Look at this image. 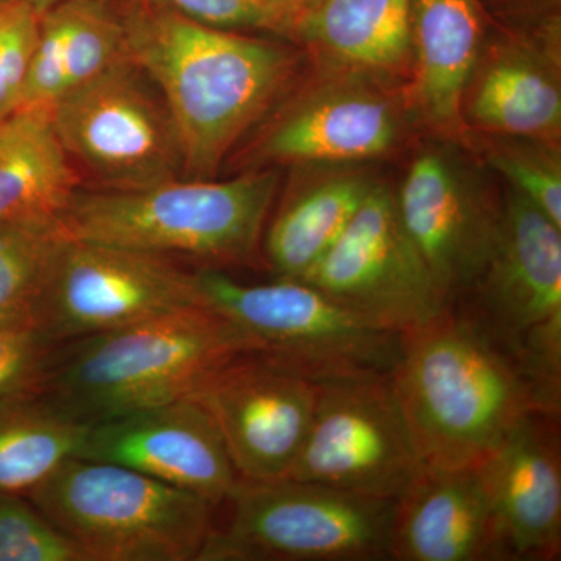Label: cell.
Masks as SVG:
<instances>
[{
	"label": "cell",
	"mask_w": 561,
	"mask_h": 561,
	"mask_svg": "<svg viewBox=\"0 0 561 561\" xmlns=\"http://www.w3.org/2000/svg\"><path fill=\"white\" fill-rule=\"evenodd\" d=\"M133 61L168 103L184 179L208 180L290 79L286 47L213 27L154 0H111Z\"/></svg>",
	"instance_id": "cell-1"
},
{
	"label": "cell",
	"mask_w": 561,
	"mask_h": 561,
	"mask_svg": "<svg viewBox=\"0 0 561 561\" xmlns=\"http://www.w3.org/2000/svg\"><path fill=\"white\" fill-rule=\"evenodd\" d=\"M391 382L424 467L472 470L523 419L541 412L522 368L454 306L401 334Z\"/></svg>",
	"instance_id": "cell-2"
},
{
	"label": "cell",
	"mask_w": 561,
	"mask_h": 561,
	"mask_svg": "<svg viewBox=\"0 0 561 561\" xmlns=\"http://www.w3.org/2000/svg\"><path fill=\"white\" fill-rule=\"evenodd\" d=\"M250 353L241 332L205 305L60 343L41 393L92 424L186 400L214 371Z\"/></svg>",
	"instance_id": "cell-3"
},
{
	"label": "cell",
	"mask_w": 561,
	"mask_h": 561,
	"mask_svg": "<svg viewBox=\"0 0 561 561\" xmlns=\"http://www.w3.org/2000/svg\"><path fill=\"white\" fill-rule=\"evenodd\" d=\"M276 191L275 171L227 181L180 179L133 191L81 187L62 217L61 231L73 241L224 271L256 256Z\"/></svg>",
	"instance_id": "cell-4"
},
{
	"label": "cell",
	"mask_w": 561,
	"mask_h": 561,
	"mask_svg": "<svg viewBox=\"0 0 561 561\" xmlns=\"http://www.w3.org/2000/svg\"><path fill=\"white\" fill-rule=\"evenodd\" d=\"M27 497L88 561H198L214 530L208 501L108 461L69 457Z\"/></svg>",
	"instance_id": "cell-5"
},
{
	"label": "cell",
	"mask_w": 561,
	"mask_h": 561,
	"mask_svg": "<svg viewBox=\"0 0 561 561\" xmlns=\"http://www.w3.org/2000/svg\"><path fill=\"white\" fill-rule=\"evenodd\" d=\"M198 561L390 560L394 501L319 482L241 479Z\"/></svg>",
	"instance_id": "cell-6"
},
{
	"label": "cell",
	"mask_w": 561,
	"mask_h": 561,
	"mask_svg": "<svg viewBox=\"0 0 561 561\" xmlns=\"http://www.w3.org/2000/svg\"><path fill=\"white\" fill-rule=\"evenodd\" d=\"M202 302L225 317L250 346L313 381L389 373L401 334L379 330L297 279L243 284L224 271H195Z\"/></svg>",
	"instance_id": "cell-7"
},
{
	"label": "cell",
	"mask_w": 561,
	"mask_h": 561,
	"mask_svg": "<svg viewBox=\"0 0 561 561\" xmlns=\"http://www.w3.org/2000/svg\"><path fill=\"white\" fill-rule=\"evenodd\" d=\"M470 291L472 319L516 360L545 413L561 386V228L511 190L496 241Z\"/></svg>",
	"instance_id": "cell-8"
},
{
	"label": "cell",
	"mask_w": 561,
	"mask_h": 561,
	"mask_svg": "<svg viewBox=\"0 0 561 561\" xmlns=\"http://www.w3.org/2000/svg\"><path fill=\"white\" fill-rule=\"evenodd\" d=\"M50 113L62 149L90 190H144L184 179L171 110L130 57L70 91Z\"/></svg>",
	"instance_id": "cell-9"
},
{
	"label": "cell",
	"mask_w": 561,
	"mask_h": 561,
	"mask_svg": "<svg viewBox=\"0 0 561 561\" xmlns=\"http://www.w3.org/2000/svg\"><path fill=\"white\" fill-rule=\"evenodd\" d=\"M316 382L311 427L287 478L397 501L426 467L390 371Z\"/></svg>",
	"instance_id": "cell-10"
},
{
	"label": "cell",
	"mask_w": 561,
	"mask_h": 561,
	"mask_svg": "<svg viewBox=\"0 0 561 561\" xmlns=\"http://www.w3.org/2000/svg\"><path fill=\"white\" fill-rule=\"evenodd\" d=\"M203 305L195 272L158 254L66 239L51 264L35 324L65 343Z\"/></svg>",
	"instance_id": "cell-11"
},
{
	"label": "cell",
	"mask_w": 561,
	"mask_h": 561,
	"mask_svg": "<svg viewBox=\"0 0 561 561\" xmlns=\"http://www.w3.org/2000/svg\"><path fill=\"white\" fill-rule=\"evenodd\" d=\"M297 280L394 334L419 328L453 306L402 227L394 194L379 184L337 242Z\"/></svg>",
	"instance_id": "cell-12"
},
{
	"label": "cell",
	"mask_w": 561,
	"mask_h": 561,
	"mask_svg": "<svg viewBox=\"0 0 561 561\" xmlns=\"http://www.w3.org/2000/svg\"><path fill=\"white\" fill-rule=\"evenodd\" d=\"M216 423L239 478L278 481L300 456L317 382L260 353L221 365L191 394Z\"/></svg>",
	"instance_id": "cell-13"
},
{
	"label": "cell",
	"mask_w": 561,
	"mask_h": 561,
	"mask_svg": "<svg viewBox=\"0 0 561 561\" xmlns=\"http://www.w3.org/2000/svg\"><path fill=\"white\" fill-rule=\"evenodd\" d=\"M398 216L445 297L456 305L485 267L500 228L494 206L454 158L427 150L394 195Z\"/></svg>",
	"instance_id": "cell-14"
},
{
	"label": "cell",
	"mask_w": 561,
	"mask_h": 561,
	"mask_svg": "<svg viewBox=\"0 0 561 561\" xmlns=\"http://www.w3.org/2000/svg\"><path fill=\"white\" fill-rule=\"evenodd\" d=\"M77 457L131 468L214 507L241 481L216 423L190 398L92 424Z\"/></svg>",
	"instance_id": "cell-15"
},
{
	"label": "cell",
	"mask_w": 561,
	"mask_h": 561,
	"mask_svg": "<svg viewBox=\"0 0 561 561\" xmlns=\"http://www.w3.org/2000/svg\"><path fill=\"white\" fill-rule=\"evenodd\" d=\"M548 413L531 412L476 468L511 560L561 552V465Z\"/></svg>",
	"instance_id": "cell-16"
},
{
	"label": "cell",
	"mask_w": 561,
	"mask_h": 561,
	"mask_svg": "<svg viewBox=\"0 0 561 561\" xmlns=\"http://www.w3.org/2000/svg\"><path fill=\"white\" fill-rule=\"evenodd\" d=\"M390 560H511L478 471L424 468L394 501Z\"/></svg>",
	"instance_id": "cell-17"
},
{
	"label": "cell",
	"mask_w": 561,
	"mask_h": 561,
	"mask_svg": "<svg viewBox=\"0 0 561 561\" xmlns=\"http://www.w3.org/2000/svg\"><path fill=\"white\" fill-rule=\"evenodd\" d=\"M400 135L397 106L360 83L324 88L287 110L265 131L256 154L265 162H339L386 153Z\"/></svg>",
	"instance_id": "cell-18"
},
{
	"label": "cell",
	"mask_w": 561,
	"mask_h": 561,
	"mask_svg": "<svg viewBox=\"0 0 561 561\" xmlns=\"http://www.w3.org/2000/svg\"><path fill=\"white\" fill-rule=\"evenodd\" d=\"M534 39L501 46L479 70L468 119L494 135L552 140L561 128L560 16L531 25Z\"/></svg>",
	"instance_id": "cell-19"
},
{
	"label": "cell",
	"mask_w": 561,
	"mask_h": 561,
	"mask_svg": "<svg viewBox=\"0 0 561 561\" xmlns=\"http://www.w3.org/2000/svg\"><path fill=\"white\" fill-rule=\"evenodd\" d=\"M81 187L50 108L24 106L0 119V228L61 227Z\"/></svg>",
	"instance_id": "cell-20"
},
{
	"label": "cell",
	"mask_w": 561,
	"mask_h": 561,
	"mask_svg": "<svg viewBox=\"0 0 561 561\" xmlns=\"http://www.w3.org/2000/svg\"><path fill=\"white\" fill-rule=\"evenodd\" d=\"M130 57L111 0H65L39 14L20 108L47 106Z\"/></svg>",
	"instance_id": "cell-21"
},
{
	"label": "cell",
	"mask_w": 561,
	"mask_h": 561,
	"mask_svg": "<svg viewBox=\"0 0 561 561\" xmlns=\"http://www.w3.org/2000/svg\"><path fill=\"white\" fill-rule=\"evenodd\" d=\"M485 16L482 0H411L416 99L423 116L442 130H459Z\"/></svg>",
	"instance_id": "cell-22"
},
{
	"label": "cell",
	"mask_w": 561,
	"mask_h": 561,
	"mask_svg": "<svg viewBox=\"0 0 561 561\" xmlns=\"http://www.w3.org/2000/svg\"><path fill=\"white\" fill-rule=\"evenodd\" d=\"M291 36L343 70L393 72L412 55L411 0H319Z\"/></svg>",
	"instance_id": "cell-23"
},
{
	"label": "cell",
	"mask_w": 561,
	"mask_h": 561,
	"mask_svg": "<svg viewBox=\"0 0 561 561\" xmlns=\"http://www.w3.org/2000/svg\"><path fill=\"white\" fill-rule=\"evenodd\" d=\"M373 186L360 176H337L284 203L264 239L272 271L283 279H301L337 242Z\"/></svg>",
	"instance_id": "cell-24"
},
{
	"label": "cell",
	"mask_w": 561,
	"mask_h": 561,
	"mask_svg": "<svg viewBox=\"0 0 561 561\" xmlns=\"http://www.w3.org/2000/svg\"><path fill=\"white\" fill-rule=\"evenodd\" d=\"M90 424L43 393L0 398V493L27 494L58 465L79 456Z\"/></svg>",
	"instance_id": "cell-25"
},
{
	"label": "cell",
	"mask_w": 561,
	"mask_h": 561,
	"mask_svg": "<svg viewBox=\"0 0 561 561\" xmlns=\"http://www.w3.org/2000/svg\"><path fill=\"white\" fill-rule=\"evenodd\" d=\"M66 239L61 227L0 228V324L36 328L41 295Z\"/></svg>",
	"instance_id": "cell-26"
},
{
	"label": "cell",
	"mask_w": 561,
	"mask_h": 561,
	"mask_svg": "<svg viewBox=\"0 0 561 561\" xmlns=\"http://www.w3.org/2000/svg\"><path fill=\"white\" fill-rule=\"evenodd\" d=\"M489 161L518 192L561 228V161L552 140L504 136Z\"/></svg>",
	"instance_id": "cell-27"
},
{
	"label": "cell",
	"mask_w": 561,
	"mask_h": 561,
	"mask_svg": "<svg viewBox=\"0 0 561 561\" xmlns=\"http://www.w3.org/2000/svg\"><path fill=\"white\" fill-rule=\"evenodd\" d=\"M0 561H88L22 494L0 493Z\"/></svg>",
	"instance_id": "cell-28"
},
{
	"label": "cell",
	"mask_w": 561,
	"mask_h": 561,
	"mask_svg": "<svg viewBox=\"0 0 561 561\" xmlns=\"http://www.w3.org/2000/svg\"><path fill=\"white\" fill-rule=\"evenodd\" d=\"M38 31L39 14L31 7L0 5V119L20 108Z\"/></svg>",
	"instance_id": "cell-29"
},
{
	"label": "cell",
	"mask_w": 561,
	"mask_h": 561,
	"mask_svg": "<svg viewBox=\"0 0 561 561\" xmlns=\"http://www.w3.org/2000/svg\"><path fill=\"white\" fill-rule=\"evenodd\" d=\"M58 345L38 328L0 324V398L41 393Z\"/></svg>",
	"instance_id": "cell-30"
},
{
	"label": "cell",
	"mask_w": 561,
	"mask_h": 561,
	"mask_svg": "<svg viewBox=\"0 0 561 561\" xmlns=\"http://www.w3.org/2000/svg\"><path fill=\"white\" fill-rule=\"evenodd\" d=\"M191 20L227 31L268 32L291 36L287 18L262 0H154Z\"/></svg>",
	"instance_id": "cell-31"
},
{
	"label": "cell",
	"mask_w": 561,
	"mask_h": 561,
	"mask_svg": "<svg viewBox=\"0 0 561 561\" xmlns=\"http://www.w3.org/2000/svg\"><path fill=\"white\" fill-rule=\"evenodd\" d=\"M560 3L561 0H482L485 11L529 27L560 16Z\"/></svg>",
	"instance_id": "cell-32"
},
{
	"label": "cell",
	"mask_w": 561,
	"mask_h": 561,
	"mask_svg": "<svg viewBox=\"0 0 561 561\" xmlns=\"http://www.w3.org/2000/svg\"><path fill=\"white\" fill-rule=\"evenodd\" d=\"M262 2L267 3L284 18H287L291 24V33H294L295 22L305 16L309 10H312L319 0H262Z\"/></svg>",
	"instance_id": "cell-33"
},
{
	"label": "cell",
	"mask_w": 561,
	"mask_h": 561,
	"mask_svg": "<svg viewBox=\"0 0 561 561\" xmlns=\"http://www.w3.org/2000/svg\"><path fill=\"white\" fill-rule=\"evenodd\" d=\"M9 2L24 3V5L31 7L33 11L41 14L44 13V11L51 9V7L65 2V0H9Z\"/></svg>",
	"instance_id": "cell-34"
},
{
	"label": "cell",
	"mask_w": 561,
	"mask_h": 561,
	"mask_svg": "<svg viewBox=\"0 0 561 561\" xmlns=\"http://www.w3.org/2000/svg\"><path fill=\"white\" fill-rule=\"evenodd\" d=\"M9 2V0H0V5H3V3Z\"/></svg>",
	"instance_id": "cell-35"
}]
</instances>
